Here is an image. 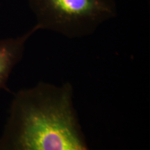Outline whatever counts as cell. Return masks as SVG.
Returning a JSON list of instances; mask_svg holds the SVG:
<instances>
[{
    "label": "cell",
    "mask_w": 150,
    "mask_h": 150,
    "mask_svg": "<svg viewBox=\"0 0 150 150\" xmlns=\"http://www.w3.org/2000/svg\"><path fill=\"white\" fill-rule=\"evenodd\" d=\"M0 150H91L69 82H40L14 95Z\"/></svg>",
    "instance_id": "1"
},
{
    "label": "cell",
    "mask_w": 150,
    "mask_h": 150,
    "mask_svg": "<svg viewBox=\"0 0 150 150\" xmlns=\"http://www.w3.org/2000/svg\"><path fill=\"white\" fill-rule=\"evenodd\" d=\"M29 5L40 30L70 39L93 34L117 13L115 0H29Z\"/></svg>",
    "instance_id": "2"
},
{
    "label": "cell",
    "mask_w": 150,
    "mask_h": 150,
    "mask_svg": "<svg viewBox=\"0 0 150 150\" xmlns=\"http://www.w3.org/2000/svg\"><path fill=\"white\" fill-rule=\"evenodd\" d=\"M39 30L35 24L22 35L0 40V91L5 88L11 73L22 59L28 40Z\"/></svg>",
    "instance_id": "3"
}]
</instances>
